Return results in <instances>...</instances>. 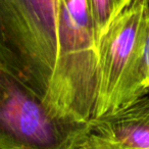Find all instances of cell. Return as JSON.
Returning a JSON list of instances; mask_svg holds the SVG:
<instances>
[{
  "mask_svg": "<svg viewBox=\"0 0 149 149\" xmlns=\"http://www.w3.org/2000/svg\"><path fill=\"white\" fill-rule=\"evenodd\" d=\"M133 0H87L98 45L108 28Z\"/></svg>",
  "mask_w": 149,
  "mask_h": 149,
  "instance_id": "7",
  "label": "cell"
},
{
  "mask_svg": "<svg viewBox=\"0 0 149 149\" xmlns=\"http://www.w3.org/2000/svg\"><path fill=\"white\" fill-rule=\"evenodd\" d=\"M99 45L87 0H58L57 55L45 106L54 116L91 124L98 92Z\"/></svg>",
  "mask_w": 149,
  "mask_h": 149,
  "instance_id": "1",
  "label": "cell"
},
{
  "mask_svg": "<svg viewBox=\"0 0 149 149\" xmlns=\"http://www.w3.org/2000/svg\"><path fill=\"white\" fill-rule=\"evenodd\" d=\"M58 0H0V70L46 103L57 55Z\"/></svg>",
  "mask_w": 149,
  "mask_h": 149,
  "instance_id": "2",
  "label": "cell"
},
{
  "mask_svg": "<svg viewBox=\"0 0 149 149\" xmlns=\"http://www.w3.org/2000/svg\"><path fill=\"white\" fill-rule=\"evenodd\" d=\"M149 93V17L140 42L125 70L114 98L111 112L125 108ZM110 112V113H111Z\"/></svg>",
  "mask_w": 149,
  "mask_h": 149,
  "instance_id": "6",
  "label": "cell"
},
{
  "mask_svg": "<svg viewBox=\"0 0 149 149\" xmlns=\"http://www.w3.org/2000/svg\"><path fill=\"white\" fill-rule=\"evenodd\" d=\"M92 125L50 113L43 100L0 70V149H80Z\"/></svg>",
  "mask_w": 149,
  "mask_h": 149,
  "instance_id": "3",
  "label": "cell"
},
{
  "mask_svg": "<svg viewBox=\"0 0 149 149\" xmlns=\"http://www.w3.org/2000/svg\"><path fill=\"white\" fill-rule=\"evenodd\" d=\"M92 133L120 149H149V97L91 123Z\"/></svg>",
  "mask_w": 149,
  "mask_h": 149,
  "instance_id": "5",
  "label": "cell"
},
{
  "mask_svg": "<svg viewBox=\"0 0 149 149\" xmlns=\"http://www.w3.org/2000/svg\"><path fill=\"white\" fill-rule=\"evenodd\" d=\"M147 2H148V5H149V0H147Z\"/></svg>",
  "mask_w": 149,
  "mask_h": 149,
  "instance_id": "9",
  "label": "cell"
},
{
  "mask_svg": "<svg viewBox=\"0 0 149 149\" xmlns=\"http://www.w3.org/2000/svg\"><path fill=\"white\" fill-rule=\"evenodd\" d=\"M80 149H120L113 143L109 142L106 139L91 133L87 140L81 145Z\"/></svg>",
  "mask_w": 149,
  "mask_h": 149,
  "instance_id": "8",
  "label": "cell"
},
{
  "mask_svg": "<svg viewBox=\"0 0 149 149\" xmlns=\"http://www.w3.org/2000/svg\"><path fill=\"white\" fill-rule=\"evenodd\" d=\"M148 17L147 0H133L100 40L97 102L93 120L111 112L118 85L138 47Z\"/></svg>",
  "mask_w": 149,
  "mask_h": 149,
  "instance_id": "4",
  "label": "cell"
}]
</instances>
